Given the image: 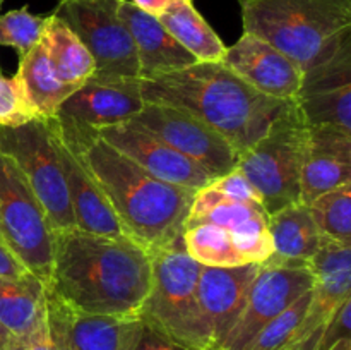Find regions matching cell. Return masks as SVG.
<instances>
[{"label": "cell", "mask_w": 351, "mask_h": 350, "mask_svg": "<svg viewBox=\"0 0 351 350\" xmlns=\"http://www.w3.org/2000/svg\"><path fill=\"white\" fill-rule=\"evenodd\" d=\"M16 81L36 119H53L62 103L79 88L64 84L55 75L43 41L19 57Z\"/></svg>", "instance_id": "7402d4cb"}, {"label": "cell", "mask_w": 351, "mask_h": 350, "mask_svg": "<svg viewBox=\"0 0 351 350\" xmlns=\"http://www.w3.org/2000/svg\"><path fill=\"white\" fill-rule=\"evenodd\" d=\"M351 297L346 299L338 309H336L335 314L331 316L326 326L322 328L321 336L317 340V345L314 350H331L341 340H351Z\"/></svg>", "instance_id": "d6a6232c"}, {"label": "cell", "mask_w": 351, "mask_h": 350, "mask_svg": "<svg viewBox=\"0 0 351 350\" xmlns=\"http://www.w3.org/2000/svg\"><path fill=\"white\" fill-rule=\"evenodd\" d=\"M307 206L322 239L351 246V184L339 185Z\"/></svg>", "instance_id": "f1b7e54d"}, {"label": "cell", "mask_w": 351, "mask_h": 350, "mask_svg": "<svg viewBox=\"0 0 351 350\" xmlns=\"http://www.w3.org/2000/svg\"><path fill=\"white\" fill-rule=\"evenodd\" d=\"M31 275L23 263L0 240V278H24Z\"/></svg>", "instance_id": "d590c367"}, {"label": "cell", "mask_w": 351, "mask_h": 350, "mask_svg": "<svg viewBox=\"0 0 351 350\" xmlns=\"http://www.w3.org/2000/svg\"><path fill=\"white\" fill-rule=\"evenodd\" d=\"M351 184V130L339 126H308V151L300 177V202Z\"/></svg>", "instance_id": "ffe728a7"}, {"label": "cell", "mask_w": 351, "mask_h": 350, "mask_svg": "<svg viewBox=\"0 0 351 350\" xmlns=\"http://www.w3.org/2000/svg\"><path fill=\"white\" fill-rule=\"evenodd\" d=\"M129 122L143 127L187 156L213 180L232 172L239 163L240 154L221 134L177 106L146 102L143 110Z\"/></svg>", "instance_id": "8fae6325"}, {"label": "cell", "mask_w": 351, "mask_h": 350, "mask_svg": "<svg viewBox=\"0 0 351 350\" xmlns=\"http://www.w3.org/2000/svg\"><path fill=\"white\" fill-rule=\"evenodd\" d=\"M47 122L51 141H53L55 153H57L58 163H60L62 174H64L65 185H67L75 229L88 233H96V235L129 239L117 220L115 213L110 208L105 194L99 191L98 184L93 180L88 168L82 163L77 148L62 132L57 120L47 119Z\"/></svg>", "instance_id": "e0dca14e"}, {"label": "cell", "mask_w": 351, "mask_h": 350, "mask_svg": "<svg viewBox=\"0 0 351 350\" xmlns=\"http://www.w3.org/2000/svg\"><path fill=\"white\" fill-rule=\"evenodd\" d=\"M307 126H339L351 130V84L308 86L295 98Z\"/></svg>", "instance_id": "83f0119b"}, {"label": "cell", "mask_w": 351, "mask_h": 350, "mask_svg": "<svg viewBox=\"0 0 351 350\" xmlns=\"http://www.w3.org/2000/svg\"><path fill=\"white\" fill-rule=\"evenodd\" d=\"M0 151L23 172L53 233L74 230L67 185L47 120L34 119L23 126L0 127Z\"/></svg>", "instance_id": "9c48e42d"}, {"label": "cell", "mask_w": 351, "mask_h": 350, "mask_svg": "<svg viewBox=\"0 0 351 350\" xmlns=\"http://www.w3.org/2000/svg\"><path fill=\"white\" fill-rule=\"evenodd\" d=\"M47 325L57 350H134L144 321L139 316L86 314L47 294Z\"/></svg>", "instance_id": "7c38bea8"}, {"label": "cell", "mask_w": 351, "mask_h": 350, "mask_svg": "<svg viewBox=\"0 0 351 350\" xmlns=\"http://www.w3.org/2000/svg\"><path fill=\"white\" fill-rule=\"evenodd\" d=\"M139 91L144 102L177 106L197 117L239 154L263 137L291 102L250 88L223 62H197L180 71L139 79Z\"/></svg>", "instance_id": "3957f363"}, {"label": "cell", "mask_w": 351, "mask_h": 350, "mask_svg": "<svg viewBox=\"0 0 351 350\" xmlns=\"http://www.w3.org/2000/svg\"><path fill=\"white\" fill-rule=\"evenodd\" d=\"M48 16L31 14L27 5L9 10L0 16V47L16 48L19 57L38 45L43 38Z\"/></svg>", "instance_id": "f546056e"}, {"label": "cell", "mask_w": 351, "mask_h": 350, "mask_svg": "<svg viewBox=\"0 0 351 350\" xmlns=\"http://www.w3.org/2000/svg\"><path fill=\"white\" fill-rule=\"evenodd\" d=\"M221 62L250 88L283 102L297 98L304 82V71L291 58L249 33L226 48Z\"/></svg>", "instance_id": "ac0fdd59"}, {"label": "cell", "mask_w": 351, "mask_h": 350, "mask_svg": "<svg viewBox=\"0 0 351 350\" xmlns=\"http://www.w3.org/2000/svg\"><path fill=\"white\" fill-rule=\"evenodd\" d=\"M315 275L311 261L267 257L250 285L245 307L221 350H245L254 336L300 295L312 290Z\"/></svg>", "instance_id": "30bf717a"}, {"label": "cell", "mask_w": 351, "mask_h": 350, "mask_svg": "<svg viewBox=\"0 0 351 350\" xmlns=\"http://www.w3.org/2000/svg\"><path fill=\"white\" fill-rule=\"evenodd\" d=\"M144 100L137 81L106 82L89 79L60 105L55 119L86 129H101L132 120Z\"/></svg>", "instance_id": "d6986e66"}, {"label": "cell", "mask_w": 351, "mask_h": 350, "mask_svg": "<svg viewBox=\"0 0 351 350\" xmlns=\"http://www.w3.org/2000/svg\"><path fill=\"white\" fill-rule=\"evenodd\" d=\"M158 21L197 62H221L226 47L192 0H173Z\"/></svg>", "instance_id": "d4e9b609"}, {"label": "cell", "mask_w": 351, "mask_h": 350, "mask_svg": "<svg viewBox=\"0 0 351 350\" xmlns=\"http://www.w3.org/2000/svg\"><path fill=\"white\" fill-rule=\"evenodd\" d=\"M7 350H57L51 342L47 319L27 335L14 336Z\"/></svg>", "instance_id": "836d02e7"}, {"label": "cell", "mask_w": 351, "mask_h": 350, "mask_svg": "<svg viewBox=\"0 0 351 350\" xmlns=\"http://www.w3.org/2000/svg\"><path fill=\"white\" fill-rule=\"evenodd\" d=\"M47 319V290L33 275L0 278V323L14 336L33 331Z\"/></svg>", "instance_id": "cb8c5ba5"}, {"label": "cell", "mask_w": 351, "mask_h": 350, "mask_svg": "<svg viewBox=\"0 0 351 350\" xmlns=\"http://www.w3.org/2000/svg\"><path fill=\"white\" fill-rule=\"evenodd\" d=\"M182 242L189 256L201 266L232 268L245 264L232 233L215 223H185Z\"/></svg>", "instance_id": "4316f807"}, {"label": "cell", "mask_w": 351, "mask_h": 350, "mask_svg": "<svg viewBox=\"0 0 351 350\" xmlns=\"http://www.w3.org/2000/svg\"><path fill=\"white\" fill-rule=\"evenodd\" d=\"M12 338H14L12 333H10L9 329L0 323V350H7V347H9L10 340Z\"/></svg>", "instance_id": "74e56055"}, {"label": "cell", "mask_w": 351, "mask_h": 350, "mask_svg": "<svg viewBox=\"0 0 351 350\" xmlns=\"http://www.w3.org/2000/svg\"><path fill=\"white\" fill-rule=\"evenodd\" d=\"M134 350H191L187 349L182 343L175 342L170 336L163 335L161 331H158L153 326L146 325L144 323L143 331H141L139 340H137V345Z\"/></svg>", "instance_id": "e575fe53"}, {"label": "cell", "mask_w": 351, "mask_h": 350, "mask_svg": "<svg viewBox=\"0 0 351 350\" xmlns=\"http://www.w3.org/2000/svg\"><path fill=\"white\" fill-rule=\"evenodd\" d=\"M120 0H58L53 14L84 43L95 60L91 79L106 82L137 81L136 45L119 16Z\"/></svg>", "instance_id": "ba28073f"}, {"label": "cell", "mask_w": 351, "mask_h": 350, "mask_svg": "<svg viewBox=\"0 0 351 350\" xmlns=\"http://www.w3.org/2000/svg\"><path fill=\"white\" fill-rule=\"evenodd\" d=\"M259 263L232 268L201 266L197 302L206 350H221L245 307Z\"/></svg>", "instance_id": "4fadbf2b"}, {"label": "cell", "mask_w": 351, "mask_h": 350, "mask_svg": "<svg viewBox=\"0 0 351 350\" xmlns=\"http://www.w3.org/2000/svg\"><path fill=\"white\" fill-rule=\"evenodd\" d=\"M2 2H3V0H0V5H2Z\"/></svg>", "instance_id": "f35d334b"}, {"label": "cell", "mask_w": 351, "mask_h": 350, "mask_svg": "<svg viewBox=\"0 0 351 350\" xmlns=\"http://www.w3.org/2000/svg\"><path fill=\"white\" fill-rule=\"evenodd\" d=\"M311 266L315 275L311 302L288 350H314L326 323L351 297V246L322 239Z\"/></svg>", "instance_id": "5bb4252c"}, {"label": "cell", "mask_w": 351, "mask_h": 350, "mask_svg": "<svg viewBox=\"0 0 351 350\" xmlns=\"http://www.w3.org/2000/svg\"><path fill=\"white\" fill-rule=\"evenodd\" d=\"M308 151V126L291 100L263 137L239 156L242 172L267 215L300 202V177Z\"/></svg>", "instance_id": "5b68a950"}, {"label": "cell", "mask_w": 351, "mask_h": 350, "mask_svg": "<svg viewBox=\"0 0 351 350\" xmlns=\"http://www.w3.org/2000/svg\"><path fill=\"white\" fill-rule=\"evenodd\" d=\"M151 277L153 254L139 244L74 229L55 233L45 290L86 314L139 316Z\"/></svg>", "instance_id": "6da1fadb"}, {"label": "cell", "mask_w": 351, "mask_h": 350, "mask_svg": "<svg viewBox=\"0 0 351 350\" xmlns=\"http://www.w3.org/2000/svg\"><path fill=\"white\" fill-rule=\"evenodd\" d=\"M34 119L16 78H5L0 72V127L23 126Z\"/></svg>", "instance_id": "1f68e13d"}, {"label": "cell", "mask_w": 351, "mask_h": 350, "mask_svg": "<svg viewBox=\"0 0 351 350\" xmlns=\"http://www.w3.org/2000/svg\"><path fill=\"white\" fill-rule=\"evenodd\" d=\"M55 233L23 172L0 151V240L47 287Z\"/></svg>", "instance_id": "52a82bcc"}, {"label": "cell", "mask_w": 351, "mask_h": 350, "mask_svg": "<svg viewBox=\"0 0 351 350\" xmlns=\"http://www.w3.org/2000/svg\"><path fill=\"white\" fill-rule=\"evenodd\" d=\"M267 226L274 247L271 256L276 259L311 261L322 246V237L308 206L302 202L269 215Z\"/></svg>", "instance_id": "603a6c76"}, {"label": "cell", "mask_w": 351, "mask_h": 350, "mask_svg": "<svg viewBox=\"0 0 351 350\" xmlns=\"http://www.w3.org/2000/svg\"><path fill=\"white\" fill-rule=\"evenodd\" d=\"M129 2H132L134 5L139 7L144 12L158 17L170 7V3L173 2V0H129Z\"/></svg>", "instance_id": "8d00e7d4"}, {"label": "cell", "mask_w": 351, "mask_h": 350, "mask_svg": "<svg viewBox=\"0 0 351 350\" xmlns=\"http://www.w3.org/2000/svg\"><path fill=\"white\" fill-rule=\"evenodd\" d=\"M48 58L58 81L81 88L95 75V60L77 34L53 12L48 17L43 38Z\"/></svg>", "instance_id": "484cf974"}, {"label": "cell", "mask_w": 351, "mask_h": 350, "mask_svg": "<svg viewBox=\"0 0 351 350\" xmlns=\"http://www.w3.org/2000/svg\"><path fill=\"white\" fill-rule=\"evenodd\" d=\"M95 132L105 143L144 168L147 174L167 184L197 192L213 180L199 165L136 124H117L95 129Z\"/></svg>", "instance_id": "9a60e30c"}, {"label": "cell", "mask_w": 351, "mask_h": 350, "mask_svg": "<svg viewBox=\"0 0 351 350\" xmlns=\"http://www.w3.org/2000/svg\"><path fill=\"white\" fill-rule=\"evenodd\" d=\"M269 215L261 202L225 199L208 187L197 191L189 209L187 222H208L223 226L233 235L243 263H264L274 253L271 239Z\"/></svg>", "instance_id": "2e32d148"}, {"label": "cell", "mask_w": 351, "mask_h": 350, "mask_svg": "<svg viewBox=\"0 0 351 350\" xmlns=\"http://www.w3.org/2000/svg\"><path fill=\"white\" fill-rule=\"evenodd\" d=\"M55 120L77 148L82 163L105 194L130 240L151 254L182 242L195 192L167 184L147 174L130 158L96 136L93 129Z\"/></svg>", "instance_id": "7a4b0ae2"}, {"label": "cell", "mask_w": 351, "mask_h": 350, "mask_svg": "<svg viewBox=\"0 0 351 350\" xmlns=\"http://www.w3.org/2000/svg\"><path fill=\"white\" fill-rule=\"evenodd\" d=\"M201 264L192 259L184 242L153 254L151 288L139 318L191 350H206L197 281Z\"/></svg>", "instance_id": "8992f818"}, {"label": "cell", "mask_w": 351, "mask_h": 350, "mask_svg": "<svg viewBox=\"0 0 351 350\" xmlns=\"http://www.w3.org/2000/svg\"><path fill=\"white\" fill-rule=\"evenodd\" d=\"M311 292L297 299L293 304L288 305L283 312L271 319L249 343L245 350H288L295 331L300 326L305 312H307L308 302H311Z\"/></svg>", "instance_id": "4dcf8cb0"}, {"label": "cell", "mask_w": 351, "mask_h": 350, "mask_svg": "<svg viewBox=\"0 0 351 350\" xmlns=\"http://www.w3.org/2000/svg\"><path fill=\"white\" fill-rule=\"evenodd\" d=\"M119 16L132 36L139 62V79H151L167 72L180 71L197 64L158 21L129 0L119 2Z\"/></svg>", "instance_id": "44dd1931"}, {"label": "cell", "mask_w": 351, "mask_h": 350, "mask_svg": "<svg viewBox=\"0 0 351 350\" xmlns=\"http://www.w3.org/2000/svg\"><path fill=\"white\" fill-rule=\"evenodd\" d=\"M243 33L287 55L305 72L351 50V0H239Z\"/></svg>", "instance_id": "277c9868"}]
</instances>
